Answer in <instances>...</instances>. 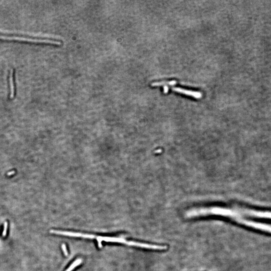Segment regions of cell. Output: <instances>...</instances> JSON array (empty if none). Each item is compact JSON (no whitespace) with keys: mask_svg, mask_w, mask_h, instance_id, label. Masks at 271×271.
<instances>
[{"mask_svg":"<svg viewBox=\"0 0 271 271\" xmlns=\"http://www.w3.org/2000/svg\"><path fill=\"white\" fill-rule=\"evenodd\" d=\"M0 39L5 40H16V41H23V42H34V43H49L51 44L60 45L62 44L60 41H57L55 40L48 39L31 38L28 37H19L15 36H6L0 35Z\"/></svg>","mask_w":271,"mask_h":271,"instance_id":"6da1fadb","label":"cell"},{"mask_svg":"<svg viewBox=\"0 0 271 271\" xmlns=\"http://www.w3.org/2000/svg\"><path fill=\"white\" fill-rule=\"evenodd\" d=\"M126 244L129 245V246L139 247V248H141L154 249V250H159V251L165 250V249L167 248V247L166 246H161V245H156V244L142 243L134 242V241H127Z\"/></svg>","mask_w":271,"mask_h":271,"instance_id":"7a4b0ae2","label":"cell"},{"mask_svg":"<svg viewBox=\"0 0 271 271\" xmlns=\"http://www.w3.org/2000/svg\"><path fill=\"white\" fill-rule=\"evenodd\" d=\"M238 223H241L242 224H245V225H248V226L253 227V228H258V229L266 230V231H268V232H271V225L251 222V221H249V220L243 219V218H241L239 219Z\"/></svg>","mask_w":271,"mask_h":271,"instance_id":"3957f363","label":"cell"},{"mask_svg":"<svg viewBox=\"0 0 271 271\" xmlns=\"http://www.w3.org/2000/svg\"><path fill=\"white\" fill-rule=\"evenodd\" d=\"M172 90L174 91V92H177L178 93H182V94H185L187 96H191V97H193L194 98H197V99L201 98L203 97V94L200 92L187 90V89H183L182 88H172Z\"/></svg>","mask_w":271,"mask_h":271,"instance_id":"277c9868","label":"cell"},{"mask_svg":"<svg viewBox=\"0 0 271 271\" xmlns=\"http://www.w3.org/2000/svg\"><path fill=\"white\" fill-rule=\"evenodd\" d=\"M238 210L239 211L240 213H242L246 214H248L249 215L259 216V217H262V218H271V213H270L258 212V211L243 208H238Z\"/></svg>","mask_w":271,"mask_h":271,"instance_id":"5b68a950","label":"cell"},{"mask_svg":"<svg viewBox=\"0 0 271 271\" xmlns=\"http://www.w3.org/2000/svg\"><path fill=\"white\" fill-rule=\"evenodd\" d=\"M9 83H10V97L11 98H13L15 96V85H14V70L12 69L10 73L9 77Z\"/></svg>","mask_w":271,"mask_h":271,"instance_id":"8992f818","label":"cell"},{"mask_svg":"<svg viewBox=\"0 0 271 271\" xmlns=\"http://www.w3.org/2000/svg\"><path fill=\"white\" fill-rule=\"evenodd\" d=\"M177 83V82L175 80H171V81H165V82H155L152 83V87H159V86H166V85H173Z\"/></svg>","mask_w":271,"mask_h":271,"instance_id":"52a82bcc","label":"cell"},{"mask_svg":"<svg viewBox=\"0 0 271 271\" xmlns=\"http://www.w3.org/2000/svg\"><path fill=\"white\" fill-rule=\"evenodd\" d=\"M83 262V260L82 258H78L77 260H75L74 262L73 263L70 267L67 269L65 271H72L75 268L78 267V265H80V263H82Z\"/></svg>","mask_w":271,"mask_h":271,"instance_id":"ba28073f","label":"cell"},{"mask_svg":"<svg viewBox=\"0 0 271 271\" xmlns=\"http://www.w3.org/2000/svg\"><path fill=\"white\" fill-rule=\"evenodd\" d=\"M8 223L7 222H5L4 223V229H3V233L2 236L5 237L6 236L7 233V228H8Z\"/></svg>","mask_w":271,"mask_h":271,"instance_id":"9c48e42d","label":"cell"},{"mask_svg":"<svg viewBox=\"0 0 271 271\" xmlns=\"http://www.w3.org/2000/svg\"><path fill=\"white\" fill-rule=\"evenodd\" d=\"M62 248H63V252L64 253V255H65V256H68V249H67V248H66V247L65 244H63V245H62Z\"/></svg>","mask_w":271,"mask_h":271,"instance_id":"30bf717a","label":"cell"},{"mask_svg":"<svg viewBox=\"0 0 271 271\" xmlns=\"http://www.w3.org/2000/svg\"><path fill=\"white\" fill-rule=\"evenodd\" d=\"M169 91V88L167 86H164V93H167Z\"/></svg>","mask_w":271,"mask_h":271,"instance_id":"8fae6325","label":"cell"}]
</instances>
